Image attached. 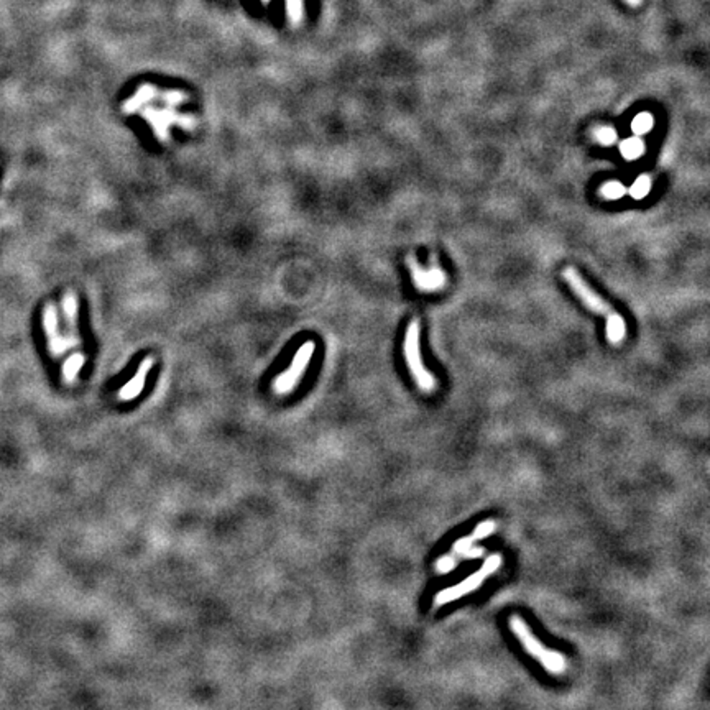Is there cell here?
I'll list each match as a JSON object with an SVG mask.
<instances>
[{
	"label": "cell",
	"instance_id": "cell-1",
	"mask_svg": "<svg viewBox=\"0 0 710 710\" xmlns=\"http://www.w3.org/2000/svg\"><path fill=\"white\" fill-rule=\"evenodd\" d=\"M508 625L510 630L513 631V635L517 636L520 643L523 645L525 651H528L536 661H539L541 665L544 666L546 671L551 672V674H562V672L566 671L567 667L566 657L561 653H557V651L548 650L546 646H543V643L536 638L534 633L531 631L528 623H526L523 618H520L518 615H513V617H510Z\"/></svg>",
	"mask_w": 710,
	"mask_h": 710
},
{
	"label": "cell",
	"instance_id": "cell-2",
	"mask_svg": "<svg viewBox=\"0 0 710 710\" xmlns=\"http://www.w3.org/2000/svg\"><path fill=\"white\" fill-rule=\"evenodd\" d=\"M404 359H407V364L412 370L414 380L419 385V388H423L424 392H431L436 388V378L431 375V373L426 370L423 365V359H421V350H419V324L416 321H413L412 324L408 326L407 335H404Z\"/></svg>",
	"mask_w": 710,
	"mask_h": 710
},
{
	"label": "cell",
	"instance_id": "cell-3",
	"mask_svg": "<svg viewBox=\"0 0 710 710\" xmlns=\"http://www.w3.org/2000/svg\"><path fill=\"white\" fill-rule=\"evenodd\" d=\"M500 564H502V556L500 554H493L488 557V559L483 562V566H482V569L475 572V574H472L466 579L464 582H461L459 586H454V587H451V588H444L443 592H439L438 596H436L434 598V603L436 605H444L447 602H452V601H457V598H461V597H464L467 596L469 592H473L475 588H478L482 586V582L485 581V579L493 574L495 572Z\"/></svg>",
	"mask_w": 710,
	"mask_h": 710
},
{
	"label": "cell",
	"instance_id": "cell-4",
	"mask_svg": "<svg viewBox=\"0 0 710 710\" xmlns=\"http://www.w3.org/2000/svg\"><path fill=\"white\" fill-rule=\"evenodd\" d=\"M313 352H314L313 342H306V344H303L301 347H299L296 355H294V359H293V364L289 365V368L285 373H281V375L278 377L275 382H273V390H275L276 393H280V394L293 392L294 388L298 387L299 378H301L304 373H306V368H308L309 360H311V357H313Z\"/></svg>",
	"mask_w": 710,
	"mask_h": 710
},
{
	"label": "cell",
	"instance_id": "cell-5",
	"mask_svg": "<svg viewBox=\"0 0 710 710\" xmlns=\"http://www.w3.org/2000/svg\"><path fill=\"white\" fill-rule=\"evenodd\" d=\"M562 276H564V280L569 283V286L574 289V293L577 294V296L582 299V303L586 304L588 309H592L593 313L603 314V316H607V318L615 313L612 306H610V304L605 301V299L598 296V294L593 291V289L588 286L586 281H583L581 273H579L576 268L567 267L566 270L562 271Z\"/></svg>",
	"mask_w": 710,
	"mask_h": 710
},
{
	"label": "cell",
	"instance_id": "cell-6",
	"mask_svg": "<svg viewBox=\"0 0 710 710\" xmlns=\"http://www.w3.org/2000/svg\"><path fill=\"white\" fill-rule=\"evenodd\" d=\"M43 328L46 339H48V349L51 352V355L60 357L65 354V352L70 349L66 344V340L60 335V329H58V316H56V308L53 306L51 303H48L43 309Z\"/></svg>",
	"mask_w": 710,
	"mask_h": 710
},
{
	"label": "cell",
	"instance_id": "cell-7",
	"mask_svg": "<svg viewBox=\"0 0 710 710\" xmlns=\"http://www.w3.org/2000/svg\"><path fill=\"white\" fill-rule=\"evenodd\" d=\"M63 314H65V323H66V344L68 347H76L79 349L81 347V338L77 335V298L72 291H68L65 296H63Z\"/></svg>",
	"mask_w": 710,
	"mask_h": 710
},
{
	"label": "cell",
	"instance_id": "cell-8",
	"mask_svg": "<svg viewBox=\"0 0 710 710\" xmlns=\"http://www.w3.org/2000/svg\"><path fill=\"white\" fill-rule=\"evenodd\" d=\"M151 365H154V359H146V360L141 362L139 372H136V375L131 378V380L122 388V390L119 392V399H122V402H130V399L139 397L140 392L144 390L145 378H146V375H149Z\"/></svg>",
	"mask_w": 710,
	"mask_h": 710
},
{
	"label": "cell",
	"instance_id": "cell-9",
	"mask_svg": "<svg viewBox=\"0 0 710 710\" xmlns=\"http://www.w3.org/2000/svg\"><path fill=\"white\" fill-rule=\"evenodd\" d=\"M84 362H86V357H84L81 350L75 352V354L65 362V365H63V380H65V383H70L71 385V383L76 380Z\"/></svg>",
	"mask_w": 710,
	"mask_h": 710
},
{
	"label": "cell",
	"instance_id": "cell-10",
	"mask_svg": "<svg viewBox=\"0 0 710 710\" xmlns=\"http://www.w3.org/2000/svg\"><path fill=\"white\" fill-rule=\"evenodd\" d=\"M625 335V321L622 319V316L613 313L612 316H608V338L613 344H617L623 339Z\"/></svg>",
	"mask_w": 710,
	"mask_h": 710
},
{
	"label": "cell",
	"instance_id": "cell-11",
	"mask_svg": "<svg viewBox=\"0 0 710 710\" xmlns=\"http://www.w3.org/2000/svg\"><path fill=\"white\" fill-rule=\"evenodd\" d=\"M643 150H645V146L638 139L625 140L623 145H622V154L627 156L628 160H633V158L640 156L641 154H643Z\"/></svg>",
	"mask_w": 710,
	"mask_h": 710
},
{
	"label": "cell",
	"instance_id": "cell-12",
	"mask_svg": "<svg viewBox=\"0 0 710 710\" xmlns=\"http://www.w3.org/2000/svg\"><path fill=\"white\" fill-rule=\"evenodd\" d=\"M631 127H633L635 134H638V135L646 134V131H650V129L653 127V117H651L650 114H641L633 120Z\"/></svg>",
	"mask_w": 710,
	"mask_h": 710
},
{
	"label": "cell",
	"instance_id": "cell-13",
	"mask_svg": "<svg viewBox=\"0 0 710 710\" xmlns=\"http://www.w3.org/2000/svg\"><path fill=\"white\" fill-rule=\"evenodd\" d=\"M493 528H495V523L493 522H483L477 526V529L473 531V533L470 534V539L472 541H475V539H480V538H485V536H488L493 531Z\"/></svg>",
	"mask_w": 710,
	"mask_h": 710
},
{
	"label": "cell",
	"instance_id": "cell-14",
	"mask_svg": "<svg viewBox=\"0 0 710 710\" xmlns=\"http://www.w3.org/2000/svg\"><path fill=\"white\" fill-rule=\"evenodd\" d=\"M648 191H650V180L648 178H640V180L636 181L635 186L631 188L630 193L633 194L636 199H640V198H643Z\"/></svg>",
	"mask_w": 710,
	"mask_h": 710
},
{
	"label": "cell",
	"instance_id": "cell-15",
	"mask_svg": "<svg viewBox=\"0 0 710 710\" xmlns=\"http://www.w3.org/2000/svg\"><path fill=\"white\" fill-rule=\"evenodd\" d=\"M456 567V562L452 557H443V559H439L438 562V566H436V569H438V572H441V574H446V572H449L452 571Z\"/></svg>",
	"mask_w": 710,
	"mask_h": 710
},
{
	"label": "cell",
	"instance_id": "cell-16",
	"mask_svg": "<svg viewBox=\"0 0 710 710\" xmlns=\"http://www.w3.org/2000/svg\"><path fill=\"white\" fill-rule=\"evenodd\" d=\"M603 194H607L608 198H618V196H622L623 194V188H622V184L620 183H610L605 186L603 189Z\"/></svg>",
	"mask_w": 710,
	"mask_h": 710
},
{
	"label": "cell",
	"instance_id": "cell-17",
	"mask_svg": "<svg viewBox=\"0 0 710 710\" xmlns=\"http://www.w3.org/2000/svg\"><path fill=\"white\" fill-rule=\"evenodd\" d=\"M597 139L602 141V144H612V141L615 140V134H613V130L612 129H601L597 131Z\"/></svg>",
	"mask_w": 710,
	"mask_h": 710
},
{
	"label": "cell",
	"instance_id": "cell-18",
	"mask_svg": "<svg viewBox=\"0 0 710 710\" xmlns=\"http://www.w3.org/2000/svg\"><path fill=\"white\" fill-rule=\"evenodd\" d=\"M470 544H472L470 536H469V538H462V539H459L454 544V552H457V554H466V552L469 551Z\"/></svg>",
	"mask_w": 710,
	"mask_h": 710
},
{
	"label": "cell",
	"instance_id": "cell-19",
	"mask_svg": "<svg viewBox=\"0 0 710 710\" xmlns=\"http://www.w3.org/2000/svg\"><path fill=\"white\" fill-rule=\"evenodd\" d=\"M625 2H628L630 5H640L641 0H625Z\"/></svg>",
	"mask_w": 710,
	"mask_h": 710
}]
</instances>
